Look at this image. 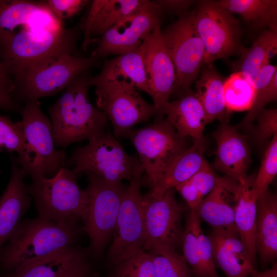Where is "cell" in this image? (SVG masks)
Masks as SVG:
<instances>
[{
  "label": "cell",
  "mask_w": 277,
  "mask_h": 277,
  "mask_svg": "<svg viewBox=\"0 0 277 277\" xmlns=\"http://www.w3.org/2000/svg\"><path fill=\"white\" fill-rule=\"evenodd\" d=\"M44 2L50 10L63 21L77 14L88 3V1L48 0Z\"/></svg>",
  "instance_id": "obj_39"
},
{
  "label": "cell",
  "mask_w": 277,
  "mask_h": 277,
  "mask_svg": "<svg viewBox=\"0 0 277 277\" xmlns=\"http://www.w3.org/2000/svg\"><path fill=\"white\" fill-rule=\"evenodd\" d=\"M145 48L144 41L136 50L107 61L97 75L90 77L89 84L113 79L123 80L151 96L144 62Z\"/></svg>",
  "instance_id": "obj_26"
},
{
  "label": "cell",
  "mask_w": 277,
  "mask_h": 277,
  "mask_svg": "<svg viewBox=\"0 0 277 277\" xmlns=\"http://www.w3.org/2000/svg\"><path fill=\"white\" fill-rule=\"evenodd\" d=\"M164 115L182 137H190L193 141L205 138L203 132L207 124L206 116L191 90L178 99L167 102L158 117Z\"/></svg>",
  "instance_id": "obj_23"
},
{
  "label": "cell",
  "mask_w": 277,
  "mask_h": 277,
  "mask_svg": "<svg viewBox=\"0 0 277 277\" xmlns=\"http://www.w3.org/2000/svg\"><path fill=\"white\" fill-rule=\"evenodd\" d=\"M175 188L159 196H143L145 242L143 250L166 246L174 248L182 241V209L175 196Z\"/></svg>",
  "instance_id": "obj_14"
},
{
  "label": "cell",
  "mask_w": 277,
  "mask_h": 277,
  "mask_svg": "<svg viewBox=\"0 0 277 277\" xmlns=\"http://www.w3.org/2000/svg\"><path fill=\"white\" fill-rule=\"evenodd\" d=\"M183 256L196 277H219L214 262L211 241L204 234L196 211L188 214L182 238Z\"/></svg>",
  "instance_id": "obj_21"
},
{
  "label": "cell",
  "mask_w": 277,
  "mask_h": 277,
  "mask_svg": "<svg viewBox=\"0 0 277 277\" xmlns=\"http://www.w3.org/2000/svg\"><path fill=\"white\" fill-rule=\"evenodd\" d=\"M88 277H98V276L96 274H94V275H90Z\"/></svg>",
  "instance_id": "obj_47"
},
{
  "label": "cell",
  "mask_w": 277,
  "mask_h": 277,
  "mask_svg": "<svg viewBox=\"0 0 277 277\" xmlns=\"http://www.w3.org/2000/svg\"><path fill=\"white\" fill-rule=\"evenodd\" d=\"M195 12L194 10L180 15L175 22L161 30L175 69L172 93L180 96L191 90L205 59L204 46L195 27Z\"/></svg>",
  "instance_id": "obj_7"
},
{
  "label": "cell",
  "mask_w": 277,
  "mask_h": 277,
  "mask_svg": "<svg viewBox=\"0 0 277 277\" xmlns=\"http://www.w3.org/2000/svg\"><path fill=\"white\" fill-rule=\"evenodd\" d=\"M10 160V177L0 196V249L15 232L31 205V197L24 182L28 172L12 154Z\"/></svg>",
  "instance_id": "obj_17"
},
{
  "label": "cell",
  "mask_w": 277,
  "mask_h": 277,
  "mask_svg": "<svg viewBox=\"0 0 277 277\" xmlns=\"http://www.w3.org/2000/svg\"><path fill=\"white\" fill-rule=\"evenodd\" d=\"M76 40L72 29L58 30L41 25L22 26L0 34V62L10 78L14 80L38 62L72 53Z\"/></svg>",
  "instance_id": "obj_2"
},
{
  "label": "cell",
  "mask_w": 277,
  "mask_h": 277,
  "mask_svg": "<svg viewBox=\"0 0 277 277\" xmlns=\"http://www.w3.org/2000/svg\"><path fill=\"white\" fill-rule=\"evenodd\" d=\"M239 184L238 181L227 175L218 177L212 190L194 209L201 220L212 228L235 227L234 209Z\"/></svg>",
  "instance_id": "obj_22"
},
{
  "label": "cell",
  "mask_w": 277,
  "mask_h": 277,
  "mask_svg": "<svg viewBox=\"0 0 277 277\" xmlns=\"http://www.w3.org/2000/svg\"><path fill=\"white\" fill-rule=\"evenodd\" d=\"M255 247L264 265L277 257V196L268 190L256 200Z\"/></svg>",
  "instance_id": "obj_24"
},
{
  "label": "cell",
  "mask_w": 277,
  "mask_h": 277,
  "mask_svg": "<svg viewBox=\"0 0 277 277\" xmlns=\"http://www.w3.org/2000/svg\"><path fill=\"white\" fill-rule=\"evenodd\" d=\"M213 136L216 145L214 168L240 182L244 181L250 163V151L245 137L226 122L221 123Z\"/></svg>",
  "instance_id": "obj_18"
},
{
  "label": "cell",
  "mask_w": 277,
  "mask_h": 277,
  "mask_svg": "<svg viewBox=\"0 0 277 277\" xmlns=\"http://www.w3.org/2000/svg\"><path fill=\"white\" fill-rule=\"evenodd\" d=\"M99 58H81L66 52L27 67L13 82L16 98L28 101L54 95L79 74L98 64Z\"/></svg>",
  "instance_id": "obj_5"
},
{
  "label": "cell",
  "mask_w": 277,
  "mask_h": 277,
  "mask_svg": "<svg viewBox=\"0 0 277 277\" xmlns=\"http://www.w3.org/2000/svg\"><path fill=\"white\" fill-rule=\"evenodd\" d=\"M162 11L155 1L120 21L100 37L91 56L100 58L110 54L122 55L138 48L146 36L161 25Z\"/></svg>",
  "instance_id": "obj_15"
},
{
  "label": "cell",
  "mask_w": 277,
  "mask_h": 277,
  "mask_svg": "<svg viewBox=\"0 0 277 277\" xmlns=\"http://www.w3.org/2000/svg\"><path fill=\"white\" fill-rule=\"evenodd\" d=\"M277 174V134L272 138L262 158L259 172L255 176L254 192L258 198L268 190Z\"/></svg>",
  "instance_id": "obj_37"
},
{
  "label": "cell",
  "mask_w": 277,
  "mask_h": 277,
  "mask_svg": "<svg viewBox=\"0 0 277 277\" xmlns=\"http://www.w3.org/2000/svg\"><path fill=\"white\" fill-rule=\"evenodd\" d=\"M254 136L259 144L277 134V109L263 108L257 115Z\"/></svg>",
  "instance_id": "obj_38"
},
{
  "label": "cell",
  "mask_w": 277,
  "mask_h": 277,
  "mask_svg": "<svg viewBox=\"0 0 277 277\" xmlns=\"http://www.w3.org/2000/svg\"><path fill=\"white\" fill-rule=\"evenodd\" d=\"M246 277H277V264L273 262L271 267L264 271L255 270Z\"/></svg>",
  "instance_id": "obj_45"
},
{
  "label": "cell",
  "mask_w": 277,
  "mask_h": 277,
  "mask_svg": "<svg viewBox=\"0 0 277 277\" xmlns=\"http://www.w3.org/2000/svg\"><path fill=\"white\" fill-rule=\"evenodd\" d=\"M174 188L191 210L196 208L204 199L190 179L177 185Z\"/></svg>",
  "instance_id": "obj_41"
},
{
  "label": "cell",
  "mask_w": 277,
  "mask_h": 277,
  "mask_svg": "<svg viewBox=\"0 0 277 277\" xmlns=\"http://www.w3.org/2000/svg\"><path fill=\"white\" fill-rule=\"evenodd\" d=\"M208 236L214 264L227 277H246L255 270L236 227L213 228Z\"/></svg>",
  "instance_id": "obj_19"
},
{
  "label": "cell",
  "mask_w": 277,
  "mask_h": 277,
  "mask_svg": "<svg viewBox=\"0 0 277 277\" xmlns=\"http://www.w3.org/2000/svg\"><path fill=\"white\" fill-rule=\"evenodd\" d=\"M148 253L151 256L157 277H191L190 269L175 248L157 246Z\"/></svg>",
  "instance_id": "obj_35"
},
{
  "label": "cell",
  "mask_w": 277,
  "mask_h": 277,
  "mask_svg": "<svg viewBox=\"0 0 277 277\" xmlns=\"http://www.w3.org/2000/svg\"><path fill=\"white\" fill-rule=\"evenodd\" d=\"M163 10H166L179 14L180 15L187 12L188 9L194 3L190 0H159L155 1Z\"/></svg>",
  "instance_id": "obj_43"
},
{
  "label": "cell",
  "mask_w": 277,
  "mask_h": 277,
  "mask_svg": "<svg viewBox=\"0 0 277 277\" xmlns=\"http://www.w3.org/2000/svg\"><path fill=\"white\" fill-rule=\"evenodd\" d=\"M20 113L31 159L28 175L53 176L64 167L67 159L65 151L56 149L51 121L38 100L26 101Z\"/></svg>",
  "instance_id": "obj_13"
},
{
  "label": "cell",
  "mask_w": 277,
  "mask_h": 277,
  "mask_svg": "<svg viewBox=\"0 0 277 277\" xmlns=\"http://www.w3.org/2000/svg\"><path fill=\"white\" fill-rule=\"evenodd\" d=\"M276 53L277 30H264L233 63L234 72H241L251 78L260 69L270 64L269 60Z\"/></svg>",
  "instance_id": "obj_31"
},
{
  "label": "cell",
  "mask_w": 277,
  "mask_h": 277,
  "mask_svg": "<svg viewBox=\"0 0 277 277\" xmlns=\"http://www.w3.org/2000/svg\"><path fill=\"white\" fill-rule=\"evenodd\" d=\"M14 88L0 77V109L21 112L22 108L13 97Z\"/></svg>",
  "instance_id": "obj_42"
},
{
  "label": "cell",
  "mask_w": 277,
  "mask_h": 277,
  "mask_svg": "<svg viewBox=\"0 0 277 277\" xmlns=\"http://www.w3.org/2000/svg\"><path fill=\"white\" fill-rule=\"evenodd\" d=\"M255 175H247L240 182L234 209V224L246 252L254 263L256 256L255 232L256 200L254 189Z\"/></svg>",
  "instance_id": "obj_27"
},
{
  "label": "cell",
  "mask_w": 277,
  "mask_h": 277,
  "mask_svg": "<svg viewBox=\"0 0 277 277\" xmlns=\"http://www.w3.org/2000/svg\"><path fill=\"white\" fill-rule=\"evenodd\" d=\"M163 117H156L148 126L131 130L126 136L136 150L150 186L170 163L189 148L186 138L180 136Z\"/></svg>",
  "instance_id": "obj_10"
},
{
  "label": "cell",
  "mask_w": 277,
  "mask_h": 277,
  "mask_svg": "<svg viewBox=\"0 0 277 277\" xmlns=\"http://www.w3.org/2000/svg\"><path fill=\"white\" fill-rule=\"evenodd\" d=\"M0 77L2 78L5 82L11 85L14 88V85L13 82L12 81L11 78L9 77L7 73H6L2 64L0 62Z\"/></svg>",
  "instance_id": "obj_46"
},
{
  "label": "cell",
  "mask_w": 277,
  "mask_h": 277,
  "mask_svg": "<svg viewBox=\"0 0 277 277\" xmlns=\"http://www.w3.org/2000/svg\"><path fill=\"white\" fill-rule=\"evenodd\" d=\"M150 1H93L82 28L84 33L83 48L100 37L109 29L128 16L144 8Z\"/></svg>",
  "instance_id": "obj_20"
},
{
  "label": "cell",
  "mask_w": 277,
  "mask_h": 277,
  "mask_svg": "<svg viewBox=\"0 0 277 277\" xmlns=\"http://www.w3.org/2000/svg\"><path fill=\"white\" fill-rule=\"evenodd\" d=\"M1 171H0V173H1Z\"/></svg>",
  "instance_id": "obj_48"
},
{
  "label": "cell",
  "mask_w": 277,
  "mask_h": 277,
  "mask_svg": "<svg viewBox=\"0 0 277 277\" xmlns=\"http://www.w3.org/2000/svg\"><path fill=\"white\" fill-rule=\"evenodd\" d=\"M135 156L129 155L109 131L74 149L65 165L72 166L76 174L91 172L113 183L133 177Z\"/></svg>",
  "instance_id": "obj_12"
},
{
  "label": "cell",
  "mask_w": 277,
  "mask_h": 277,
  "mask_svg": "<svg viewBox=\"0 0 277 277\" xmlns=\"http://www.w3.org/2000/svg\"><path fill=\"white\" fill-rule=\"evenodd\" d=\"M90 85L95 87L97 108L110 121L116 138L126 137L135 125L156 114L154 105L147 102L127 81L113 79Z\"/></svg>",
  "instance_id": "obj_8"
},
{
  "label": "cell",
  "mask_w": 277,
  "mask_h": 277,
  "mask_svg": "<svg viewBox=\"0 0 277 277\" xmlns=\"http://www.w3.org/2000/svg\"><path fill=\"white\" fill-rule=\"evenodd\" d=\"M114 267L109 277H157L151 255L143 250Z\"/></svg>",
  "instance_id": "obj_36"
},
{
  "label": "cell",
  "mask_w": 277,
  "mask_h": 277,
  "mask_svg": "<svg viewBox=\"0 0 277 277\" xmlns=\"http://www.w3.org/2000/svg\"><path fill=\"white\" fill-rule=\"evenodd\" d=\"M0 152L18 153L16 162L28 173L31 159L21 121L14 122L8 115L0 114Z\"/></svg>",
  "instance_id": "obj_33"
},
{
  "label": "cell",
  "mask_w": 277,
  "mask_h": 277,
  "mask_svg": "<svg viewBox=\"0 0 277 277\" xmlns=\"http://www.w3.org/2000/svg\"><path fill=\"white\" fill-rule=\"evenodd\" d=\"M217 177L204 159L200 169L190 179L204 198L214 187Z\"/></svg>",
  "instance_id": "obj_40"
},
{
  "label": "cell",
  "mask_w": 277,
  "mask_h": 277,
  "mask_svg": "<svg viewBox=\"0 0 277 277\" xmlns=\"http://www.w3.org/2000/svg\"><path fill=\"white\" fill-rule=\"evenodd\" d=\"M82 229L39 216L23 220L0 249V268L10 272L29 262L73 246Z\"/></svg>",
  "instance_id": "obj_3"
},
{
  "label": "cell",
  "mask_w": 277,
  "mask_h": 277,
  "mask_svg": "<svg viewBox=\"0 0 277 277\" xmlns=\"http://www.w3.org/2000/svg\"><path fill=\"white\" fill-rule=\"evenodd\" d=\"M205 150V138L193 141L192 146L176 157L151 186L149 193L159 196L190 179L201 167Z\"/></svg>",
  "instance_id": "obj_28"
},
{
  "label": "cell",
  "mask_w": 277,
  "mask_h": 277,
  "mask_svg": "<svg viewBox=\"0 0 277 277\" xmlns=\"http://www.w3.org/2000/svg\"><path fill=\"white\" fill-rule=\"evenodd\" d=\"M195 11V27L205 48L203 64L240 56L245 51L239 20L217 1H200Z\"/></svg>",
  "instance_id": "obj_9"
},
{
  "label": "cell",
  "mask_w": 277,
  "mask_h": 277,
  "mask_svg": "<svg viewBox=\"0 0 277 277\" xmlns=\"http://www.w3.org/2000/svg\"><path fill=\"white\" fill-rule=\"evenodd\" d=\"M224 81L213 64H203L194 81V93L204 110L207 124L216 119L228 123L230 112L225 105Z\"/></svg>",
  "instance_id": "obj_25"
},
{
  "label": "cell",
  "mask_w": 277,
  "mask_h": 277,
  "mask_svg": "<svg viewBox=\"0 0 277 277\" xmlns=\"http://www.w3.org/2000/svg\"><path fill=\"white\" fill-rule=\"evenodd\" d=\"M256 89L253 104L241 125L247 130L252 128L253 122L258 113L269 103L277 98V68L267 64L260 69L251 77Z\"/></svg>",
  "instance_id": "obj_32"
},
{
  "label": "cell",
  "mask_w": 277,
  "mask_h": 277,
  "mask_svg": "<svg viewBox=\"0 0 277 277\" xmlns=\"http://www.w3.org/2000/svg\"><path fill=\"white\" fill-rule=\"evenodd\" d=\"M144 169L137 155L133 177L124 193L108 250L107 259L115 267L143 250L145 227L143 196L141 191Z\"/></svg>",
  "instance_id": "obj_6"
},
{
  "label": "cell",
  "mask_w": 277,
  "mask_h": 277,
  "mask_svg": "<svg viewBox=\"0 0 277 277\" xmlns=\"http://www.w3.org/2000/svg\"><path fill=\"white\" fill-rule=\"evenodd\" d=\"M225 105L230 112L249 110L254 101L256 89L252 80L241 72H234L225 79Z\"/></svg>",
  "instance_id": "obj_34"
},
{
  "label": "cell",
  "mask_w": 277,
  "mask_h": 277,
  "mask_svg": "<svg viewBox=\"0 0 277 277\" xmlns=\"http://www.w3.org/2000/svg\"><path fill=\"white\" fill-rule=\"evenodd\" d=\"M88 199L83 230L90 240L89 251L100 256L112 235L120 204L127 187L123 183L107 182L91 173L86 172Z\"/></svg>",
  "instance_id": "obj_11"
},
{
  "label": "cell",
  "mask_w": 277,
  "mask_h": 277,
  "mask_svg": "<svg viewBox=\"0 0 277 277\" xmlns=\"http://www.w3.org/2000/svg\"><path fill=\"white\" fill-rule=\"evenodd\" d=\"M79 74L49 108L56 148L84 140L91 141L106 132V114L91 104L88 94L90 76Z\"/></svg>",
  "instance_id": "obj_1"
},
{
  "label": "cell",
  "mask_w": 277,
  "mask_h": 277,
  "mask_svg": "<svg viewBox=\"0 0 277 277\" xmlns=\"http://www.w3.org/2000/svg\"><path fill=\"white\" fill-rule=\"evenodd\" d=\"M87 258L86 250L73 246L25 263L3 277H61L74 265Z\"/></svg>",
  "instance_id": "obj_29"
},
{
  "label": "cell",
  "mask_w": 277,
  "mask_h": 277,
  "mask_svg": "<svg viewBox=\"0 0 277 277\" xmlns=\"http://www.w3.org/2000/svg\"><path fill=\"white\" fill-rule=\"evenodd\" d=\"M76 176L72 170L64 167L50 177L37 174L30 176L31 183L27 188L38 216L72 226L84 220L88 199Z\"/></svg>",
  "instance_id": "obj_4"
},
{
  "label": "cell",
  "mask_w": 277,
  "mask_h": 277,
  "mask_svg": "<svg viewBox=\"0 0 277 277\" xmlns=\"http://www.w3.org/2000/svg\"><path fill=\"white\" fill-rule=\"evenodd\" d=\"M146 48L144 66L151 97L159 116L172 94L175 82L174 65L166 48L161 25L157 26L144 39Z\"/></svg>",
  "instance_id": "obj_16"
},
{
  "label": "cell",
  "mask_w": 277,
  "mask_h": 277,
  "mask_svg": "<svg viewBox=\"0 0 277 277\" xmlns=\"http://www.w3.org/2000/svg\"><path fill=\"white\" fill-rule=\"evenodd\" d=\"M91 268L87 258L74 265L61 277H88L90 275Z\"/></svg>",
  "instance_id": "obj_44"
},
{
  "label": "cell",
  "mask_w": 277,
  "mask_h": 277,
  "mask_svg": "<svg viewBox=\"0 0 277 277\" xmlns=\"http://www.w3.org/2000/svg\"><path fill=\"white\" fill-rule=\"evenodd\" d=\"M217 3L241 15L255 31L277 30L276 0H220Z\"/></svg>",
  "instance_id": "obj_30"
}]
</instances>
